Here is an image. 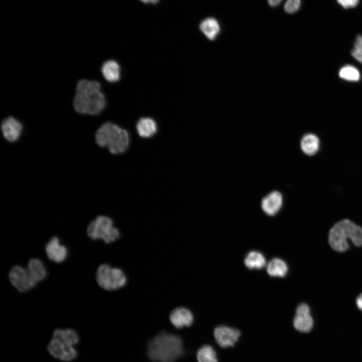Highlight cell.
<instances>
[{
  "mask_svg": "<svg viewBox=\"0 0 362 362\" xmlns=\"http://www.w3.org/2000/svg\"><path fill=\"white\" fill-rule=\"evenodd\" d=\"M293 325L296 330L304 333L309 332L313 328L314 320L310 307L306 303H301L297 306Z\"/></svg>",
  "mask_w": 362,
  "mask_h": 362,
  "instance_id": "9c48e42d",
  "label": "cell"
},
{
  "mask_svg": "<svg viewBox=\"0 0 362 362\" xmlns=\"http://www.w3.org/2000/svg\"><path fill=\"white\" fill-rule=\"evenodd\" d=\"M8 278L11 285L20 293L28 292L37 284L31 278L27 268L18 264L11 268Z\"/></svg>",
  "mask_w": 362,
  "mask_h": 362,
  "instance_id": "ba28073f",
  "label": "cell"
},
{
  "mask_svg": "<svg viewBox=\"0 0 362 362\" xmlns=\"http://www.w3.org/2000/svg\"><path fill=\"white\" fill-rule=\"evenodd\" d=\"M197 356L199 362H218L215 351L209 345L201 347L197 352Z\"/></svg>",
  "mask_w": 362,
  "mask_h": 362,
  "instance_id": "7402d4cb",
  "label": "cell"
},
{
  "mask_svg": "<svg viewBox=\"0 0 362 362\" xmlns=\"http://www.w3.org/2000/svg\"><path fill=\"white\" fill-rule=\"evenodd\" d=\"M171 324L176 328H182L191 326L194 321L192 312L185 307L174 309L169 315Z\"/></svg>",
  "mask_w": 362,
  "mask_h": 362,
  "instance_id": "5bb4252c",
  "label": "cell"
},
{
  "mask_svg": "<svg viewBox=\"0 0 362 362\" xmlns=\"http://www.w3.org/2000/svg\"><path fill=\"white\" fill-rule=\"evenodd\" d=\"M351 54L356 60L362 63V35H358L356 37Z\"/></svg>",
  "mask_w": 362,
  "mask_h": 362,
  "instance_id": "cb8c5ba5",
  "label": "cell"
},
{
  "mask_svg": "<svg viewBox=\"0 0 362 362\" xmlns=\"http://www.w3.org/2000/svg\"><path fill=\"white\" fill-rule=\"evenodd\" d=\"M86 234L92 240L101 239L106 244L117 240L120 236L119 230L114 226L112 218L100 215L89 222Z\"/></svg>",
  "mask_w": 362,
  "mask_h": 362,
  "instance_id": "8992f818",
  "label": "cell"
},
{
  "mask_svg": "<svg viewBox=\"0 0 362 362\" xmlns=\"http://www.w3.org/2000/svg\"><path fill=\"white\" fill-rule=\"evenodd\" d=\"M282 0H267L268 4L272 7H276L279 5Z\"/></svg>",
  "mask_w": 362,
  "mask_h": 362,
  "instance_id": "83f0119b",
  "label": "cell"
},
{
  "mask_svg": "<svg viewBox=\"0 0 362 362\" xmlns=\"http://www.w3.org/2000/svg\"><path fill=\"white\" fill-rule=\"evenodd\" d=\"M200 29L209 40L213 41L219 34L220 26L215 19L210 17L203 20L201 22Z\"/></svg>",
  "mask_w": 362,
  "mask_h": 362,
  "instance_id": "d6986e66",
  "label": "cell"
},
{
  "mask_svg": "<svg viewBox=\"0 0 362 362\" xmlns=\"http://www.w3.org/2000/svg\"><path fill=\"white\" fill-rule=\"evenodd\" d=\"M26 268L31 278L36 284L43 281L47 277V270L46 266L39 258H30Z\"/></svg>",
  "mask_w": 362,
  "mask_h": 362,
  "instance_id": "9a60e30c",
  "label": "cell"
},
{
  "mask_svg": "<svg viewBox=\"0 0 362 362\" xmlns=\"http://www.w3.org/2000/svg\"><path fill=\"white\" fill-rule=\"evenodd\" d=\"M45 252L49 260L57 263L63 262L67 257L68 249L57 236L52 237L45 246Z\"/></svg>",
  "mask_w": 362,
  "mask_h": 362,
  "instance_id": "30bf717a",
  "label": "cell"
},
{
  "mask_svg": "<svg viewBox=\"0 0 362 362\" xmlns=\"http://www.w3.org/2000/svg\"><path fill=\"white\" fill-rule=\"evenodd\" d=\"M355 304L357 308L362 311V293L360 294L355 299Z\"/></svg>",
  "mask_w": 362,
  "mask_h": 362,
  "instance_id": "4316f807",
  "label": "cell"
},
{
  "mask_svg": "<svg viewBox=\"0 0 362 362\" xmlns=\"http://www.w3.org/2000/svg\"><path fill=\"white\" fill-rule=\"evenodd\" d=\"M348 240L356 247L362 246V228L352 221L344 219L330 228L328 241L334 250L343 252L349 248Z\"/></svg>",
  "mask_w": 362,
  "mask_h": 362,
  "instance_id": "277c9868",
  "label": "cell"
},
{
  "mask_svg": "<svg viewBox=\"0 0 362 362\" xmlns=\"http://www.w3.org/2000/svg\"><path fill=\"white\" fill-rule=\"evenodd\" d=\"M339 76L343 79L356 81L360 78L358 70L351 65H346L342 67L339 71Z\"/></svg>",
  "mask_w": 362,
  "mask_h": 362,
  "instance_id": "603a6c76",
  "label": "cell"
},
{
  "mask_svg": "<svg viewBox=\"0 0 362 362\" xmlns=\"http://www.w3.org/2000/svg\"><path fill=\"white\" fill-rule=\"evenodd\" d=\"M79 342V336L75 330L57 328L53 331L47 350L53 358L63 362H70L77 356L75 346Z\"/></svg>",
  "mask_w": 362,
  "mask_h": 362,
  "instance_id": "7a4b0ae2",
  "label": "cell"
},
{
  "mask_svg": "<svg viewBox=\"0 0 362 362\" xmlns=\"http://www.w3.org/2000/svg\"><path fill=\"white\" fill-rule=\"evenodd\" d=\"M214 334L218 344L226 348L234 345L240 337V332L236 328L220 325L215 328Z\"/></svg>",
  "mask_w": 362,
  "mask_h": 362,
  "instance_id": "8fae6325",
  "label": "cell"
},
{
  "mask_svg": "<svg viewBox=\"0 0 362 362\" xmlns=\"http://www.w3.org/2000/svg\"><path fill=\"white\" fill-rule=\"evenodd\" d=\"M283 198L282 194L278 191L267 194L261 200V207L266 215L273 216L277 214L282 208Z\"/></svg>",
  "mask_w": 362,
  "mask_h": 362,
  "instance_id": "4fadbf2b",
  "label": "cell"
},
{
  "mask_svg": "<svg viewBox=\"0 0 362 362\" xmlns=\"http://www.w3.org/2000/svg\"><path fill=\"white\" fill-rule=\"evenodd\" d=\"M244 262L249 269H259L265 266L266 259L261 253L257 251H251L246 255Z\"/></svg>",
  "mask_w": 362,
  "mask_h": 362,
  "instance_id": "44dd1931",
  "label": "cell"
},
{
  "mask_svg": "<svg viewBox=\"0 0 362 362\" xmlns=\"http://www.w3.org/2000/svg\"><path fill=\"white\" fill-rule=\"evenodd\" d=\"M73 108L80 114L96 115L105 109L106 100L101 91L100 83L96 80L82 79L77 82Z\"/></svg>",
  "mask_w": 362,
  "mask_h": 362,
  "instance_id": "6da1fadb",
  "label": "cell"
},
{
  "mask_svg": "<svg viewBox=\"0 0 362 362\" xmlns=\"http://www.w3.org/2000/svg\"><path fill=\"white\" fill-rule=\"evenodd\" d=\"M266 270L271 277H284L288 271L287 263L282 259L274 258L267 265Z\"/></svg>",
  "mask_w": 362,
  "mask_h": 362,
  "instance_id": "ffe728a7",
  "label": "cell"
},
{
  "mask_svg": "<svg viewBox=\"0 0 362 362\" xmlns=\"http://www.w3.org/2000/svg\"><path fill=\"white\" fill-rule=\"evenodd\" d=\"M183 352L181 338L166 332L157 335L149 341L147 347L149 357L158 362H173L180 357Z\"/></svg>",
  "mask_w": 362,
  "mask_h": 362,
  "instance_id": "3957f363",
  "label": "cell"
},
{
  "mask_svg": "<svg viewBox=\"0 0 362 362\" xmlns=\"http://www.w3.org/2000/svg\"><path fill=\"white\" fill-rule=\"evenodd\" d=\"M300 5L301 0H287L284 8L286 12L292 14L298 10Z\"/></svg>",
  "mask_w": 362,
  "mask_h": 362,
  "instance_id": "d4e9b609",
  "label": "cell"
},
{
  "mask_svg": "<svg viewBox=\"0 0 362 362\" xmlns=\"http://www.w3.org/2000/svg\"><path fill=\"white\" fill-rule=\"evenodd\" d=\"M139 136L143 138H150L157 132L158 127L156 121L150 117L140 118L136 125Z\"/></svg>",
  "mask_w": 362,
  "mask_h": 362,
  "instance_id": "2e32d148",
  "label": "cell"
},
{
  "mask_svg": "<svg viewBox=\"0 0 362 362\" xmlns=\"http://www.w3.org/2000/svg\"><path fill=\"white\" fill-rule=\"evenodd\" d=\"M95 140L99 146L106 147L110 153L117 155L124 153L128 149L130 137L126 130L108 122L97 130Z\"/></svg>",
  "mask_w": 362,
  "mask_h": 362,
  "instance_id": "5b68a950",
  "label": "cell"
},
{
  "mask_svg": "<svg viewBox=\"0 0 362 362\" xmlns=\"http://www.w3.org/2000/svg\"><path fill=\"white\" fill-rule=\"evenodd\" d=\"M1 127L4 137L10 142H15L19 140L23 129L22 123L12 116L3 120Z\"/></svg>",
  "mask_w": 362,
  "mask_h": 362,
  "instance_id": "7c38bea8",
  "label": "cell"
},
{
  "mask_svg": "<svg viewBox=\"0 0 362 362\" xmlns=\"http://www.w3.org/2000/svg\"><path fill=\"white\" fill-rule=\"evenodd\" d=\"M320 147V139L316 135L313 133L305 134L301 139V149L307 156H313L317 154Z\"/></svg>",
  "mask_w": 362,
  "mask_h": 362,
  "instance_id": "e0dca14e",
  "label": "cell"
},
{
  "mask_svg": "<svg viewBox=\"0 0 362 362\" xmlns=\"http://www.w3.org/2000/svg\"><path fill=\"white\" fill-rule=\"evenodd\" d=\"M140 1L144 3H146V4L147 3H151V4H155L157 3L159 0H140Z\"/></svg>",
  "mask_w": 362,
  "mask_h": 362,
  "instance_id": "f1b7e54d",
  "label": "cell"
},
{
  "mask_svg": "<svg viewBox=\"0 0 362 362\" xmlns=\"http://www.w3.org/2000/svg\"><path fill=\"white\" fill-rule=\"evenodd\" d=\"M96 280L98 286L107 291L121 289L127 282L126 276L122 270L112 267L106 263L98 266L96 273Z\"/></svg>",
  "mask_w": 362,
  "mask_h": 362,
  "instance_id": "52a82bcc",
  "label": "cell"
},
{
  "mask_svg": "<svg viewBox=\"0 0 362 362\" xmlns=\"http://www.w3.org/2000/svg\"><path fill=\"white\" fill-rule=\"evenodd\" d=\"M101 72L104 78L110 82H116L121 77V67L114 60L105 61L101 66Z\"/></svg>",
  "mask_w": 362,
  "mask_h": 362,
  "instance_id": "ac0fdd59",
  "label": "cell"
},
{
  "mask_svg": "<svg viewBox=\"0 0 362 362\" xmlns=\"http://www.w3.org/2000/svg\"><path fill=\"white\" fill-rule=\"evenodd\" d=\"M337 3L345 9L353 8L358 3L359 0H337Z\"/></svg>",
  "mask_w": 362,
  "mask_h": 362,
  "instance_id": "484cf974",
  "label": "cell"
}]
</instances>
